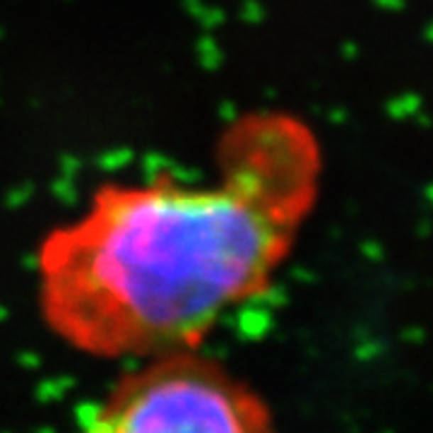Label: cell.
Returning a JSON list of instances; mask_svg holds the SVG:
<instances>
[{
	"mask_svg": "<svg viewBox=\"0 0 433 433\" xmlns=\"http://www.w3.org/2000/svg\"><path fill=\"white\" fill-rule=\"evenodd\" d=\"M315 173L299 121L248 111L221 130L207 181L169 171L104 181L36 248L43 323L97 358L200 349L229 311L268 292Z\"/></svg>",
	"mask_w": 433,
	"mask_h": 433,
	"instance_id": "cell-1",
	"label": "cell"
},
{
	"mask_svg": "<svg viewBox=\"0 0 433 433\" xmlns=\"http://www.w3.org/2000/svg\"><path fill=\"white\" fill-rule=\"evenodd\" d=\"M84 433H275L263 398L197 349L142 358Z\"/></svg>",
	"mask_w": 433,
	"mask_h": 433,
	"instance_id": "cell-2",
	"label": "cell"
}]
</instances>
